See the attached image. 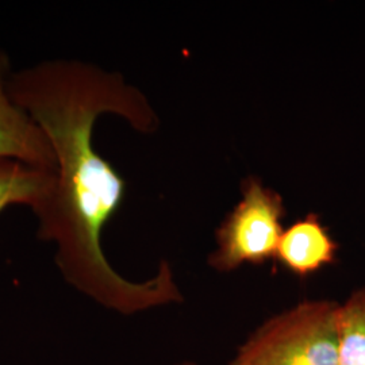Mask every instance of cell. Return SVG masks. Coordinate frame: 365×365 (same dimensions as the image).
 Masks as SVG:
<instances>
[{"label":"cell","mask_w":365,"mask_h":365,"mask_svg":"<svg viewBox=\"0 0 365 365\" xmlns=\"http://www.w3.org/2000/svg\"><path fill=\"white\" fill-rule=\"evenodd\" d=\"M334 300H303L265 321L229 365H339Z\"/></svg>","instance_id":"2"},{"label":"cell","mask_w":365,"mask_h":365,"mask_svg":"<svg viewBox=\"0 0 365 365\" xmlns=\"http://www.w3.org/2000/svg\"><path fill=\"white\" fill-rule=\"evenodd\" d=\"M242 195L217 230L218 249L210 255V265L221 272L274 259L284 232L286 207L276 191L265 188L257 178H248L242 182Z\"/></svg>","instance_id":"3"},{"label":"cell","mask_w":365,"mask_h":365,"mask_svg":"<svg viewBox=\"0 0 365 365\" xmlns=\"http://www.w3.org/2000/svg\"><path fill=\"white\" fill-rule=\"evenodd\" d=\"M176 365H196V364H192V363H180V364H176Z\"/></svg>","instance_id":"8"},{"label":"cell","mask_w":365,"mask_h":365,"mask_svg":"<svg viewBox=\"0 0 365 365\" xmlns=\"http://www.w3.org/2000/svg\"><path fill=\"white\" fill-rule=\"evenodd\" d=\"M339 365H365V287L339 304Z\"/></svg>","instance_id":"7"},{"label":"cell","mask_w":365,"mask_h":365,"mask_svg":"<svg viewBox=\"0 0 365 365\" xmlns=\"http://www.w3.org/2000/svg\"><path fill=\"white\" fill-rule=\"evenodd\" d=\"M339 242L318 214L310 212L287 227L279 241L274 259L302 280L337 262Z\"/></svg>","instance_id":"5"},{"label":"cell","mask_w":365,"mask_h":365,"mask_svg":"<svg viewBox=\"0 0 365 365\" xmlns=\"http://www.w3.org/2000/svg\"><path fill=\"white\" fill-rule=\"evenodd\" d=\"M13 72L10 56L0 49V158L54 170L56 158L46 135L10 95L9 81Z\"/></svg>","instance_id":"4"},{"label":"cell","mask_w":365,"mask_h":365,"mask_svg":"<svg viewBox=\"0 0 365 365\" xmlns=\"http://www.w3.org/2000/svg\"><path fill=\"white\" fill-rule=\"evenodd\" d=\"M53 184L54 170L0 158V212L10 206H26L36 211L51 195Z\"/></svg>","instance_id":"6"},{"label":"cell","mask_w":365,"mask_h":365,"mask_svg":"<svg viewBox=\"0 0 365 365\" xmlns=\"http://www.w3.org/2000/svg\"><path fill=\"white\" fill-rule=\"evenodd\" d=\"M9 91L37 123L56 158L51 195L34 212L37 237L54 245V262L72 288L108 310L131 315L182 302L170 264L131 282L102 248V233L120 209L126 182L93 146L98 118L113 114L150 134L158 117L143 92L117 72L78 58L43 60L14 71Z\"/></svg>","instance_id":"1"}]
</instances>
